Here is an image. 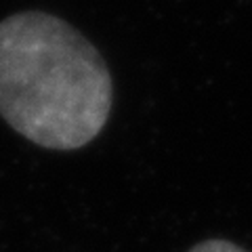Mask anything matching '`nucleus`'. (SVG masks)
Listing matches in <instances>:
<instances>
[{"label":"nucleus","instance_id":"f257e3e1","mask_svg":"<svg viewBox=\"0 0 252 252\" xmlns=\"http://www.w3.org/2000/svg\"><path fill=\"white\" fill-rule=\"evenodd\" d=\"M112 76L99 51L63 19L28 11L0 21V116L49 149H78L112 112Z\"/></svg>","mask_w":252,"mask_h":252},{"label":"nucleus","instance_id":"f03ea898","mask_svg":"<svg viewBox=\"0 0 252 252\" xmlns=\"http://www.w3.org/2000/svg\"><path fill=\"white\" fill-rule=\"evenodd\" d=\"M191 252H244L238 246H233L229 242H206V244H200L195 246Z\"/></svg>","mask_w":252,"mask_h":252}]
</instances>
